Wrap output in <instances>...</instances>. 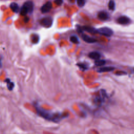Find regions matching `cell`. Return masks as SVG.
Returning <instances> with one entry per match:
<instances>
[{
  "label": "cell",
  "mask_w": 134,
  "mask_h": 134,
  "mask_svg": "<svg viewBox=\"0 0 134 134\" xmlns=\"http://www.w3.org/2000/svg\"><path fill=\"white\" fill-rule=\"evenodd\" d=\"M117 22L118 24L122 25H127L130 22V20L127 16H122L118 17L117 20Z\"/></svg>",
  "instance_id": "7"
},
{
  "label": "cell",
  "mask_w": 134,
  "mask_h": 134,
  "mask_svg": "<svg viewBox=\"0 0 134 134\" xmlns=\"http://www.w3.org/2000/svg\"><path fill=\"white\" fill-rule=\"evenodd\" d=\"M71 1H73V0H71Z\"/></svg>",
  "instance_id": "22"
},
{
  "label": "cell",
  "mask_w": 134,
  "mask_h": 134,
  "mask_svg": "<svg viewBox=\"0 0 134 134\" xmlns=\"http://www.w3.org/2000/svg\"><path fill=\"white\" fill-rule=\"evenodd\" d=\"M34 10V3L31 1L26 2L22 7L20 14L22 16H25L28 13H32Z\"/></svg>",
  "instance_id": "2"
},
{
  "label": "cell",
  "mask_w": 134,
  "mask_h": 134,
  "mask_svg": "<svg viewBox=\"0 0 134 134\" xmlns=\"http://www.w3.org/2000/svg\"><path fill=\"white\" fill-rule=\"evenodd\" d=\"M53 20L51 17L47 16L42 18L40 21V24L46 28H49L53 25Z\"/></svg>",
  "instance_id": "3"
},
{
  "label": "cell",
  "mask_w": 134,
  "mask_h": 134,
  "mask_svg": "<svg viewBox=\"0 0 134 134\" xmlns=\"http://www.w3.org/2000/svg\"><path fill=\"white\" fill-rule=\"evenodd\" d=\"M63 0H55V3L58 6H60L62 5L63 3Z\"/></svg>",
  "instance_id": "20"
},
{
  "label": "cell",
  "mask_w": 134,
  "mask_h": 134,
  "mask_svg": "<svg viewBox=\"0 0 134 134\" xmlns=\"http://www.w3.org/2000/svg\"><path fill=\"white\" fill-rule=\"evenodd\" d=\"M114 68L113 67H104L99 69L98 72H111L114 70Z\"/></svg>",
  "instance_id": "12"
},
{
  "label": "cell",
  "mask_w": 134,
  "mask_h": 134,
  "mask_svg": "<svg viewBox=\"0 0 134 134\" xmlns=\"http://www.w3.org/2000/svg\"><path fill=\"white\" fill-rule=\"evenodd\" d=\"M98 17L102 21H106L108 20L109 16V14L105 11H101L98 14Z\"/></svg>",
  "instance_id": "11"
},
{
  "label": "cell",
  "mask_w": 134,
  "mask_h": 134,
  "mask_svg": "<svg viewBox=\"0 0 134 134\" xmlns=\"http://www.w3.org/2000/svg\"><path fill=\"white\" fill-rule=\"evenodd\" d=\"M37 113L43 118L54 122H59L66 117L65 114L60 113H53L42 109L38 105L35 106Z\"/></svg>",
  "instance_id": "1"
},
{
  "label": "cell",
  "mask_w": 134,
  "mask_h": 134,
  "mask_svg": "<svg viewBox=\"0 0 134 134\" xmlns=\"http://www.w3.org/2000/svg\"><path fill=\"white\" fill-rule=\"evenodd\" d=\"M88 57H89V58H90L92 59L98 60L100 59L101 54L98 52H93L88 54Z\"/></svg>",
  "instance_id": "10"
},
{
  "label": "cell",
  "mask_w": 134,
  "mask_h": 134,
  "mask_svg": "<svg viewBox=\"0 0 134 134\" xmlns=\"http://www.w3.org/2000/svg\"><path fill=\"white\" fill-rule=\"evenodd\" d=\"M31 41L34 43H37L39 41V37L38 35L34 34L31 37Z\"/></svg>",
  "instance_id": "14"
},
{
  "label": "cell",
  "mask_w": 134,
  "mask_h": 134,
  "mask_svg": "<svg viewBox=\"0 0 134 134\" xmlns=\"http://www.w3.org/2000/svg\"><path fill=\"white\" fill-rule=\"evenodd\" d=\"M109 9L111 11H114L115 9V3L114 0H110L109 3Z\"/></svg>",
  "instance_id": "15"
},
{
  "label": "cell",
  "mask_w": 134,
  "mask_h": 134,
  "mask_svg": "<svg viewBox=\"0 0 134 134\" xmlns=\"http://www.w3.org/2000/svg\"><path fill=\"white\" fill-rule=\"evenodd\" d=\"M82 29L86 31L88 33H90L92 34H98V29H95V28L93 27H90V26H83L82 27Z\"/></svg>",
  "instance_id": "9"
},
{
  "label": "cell",
  "mask_w": 134,
  "mask_h": 134,
  "mask_svg": "<svg viewBox=\"0 0 134 134\" xmlns=\"http://www.w3.org/2000/svg\"><path fill=\"white\" fill-rule=\"evenodd\" d=\"M52 3L51 2H47L42 5L41 8V11L42 13H47L49 12L52 9Z\"/></svg>",
  "instance_id": "6"
},
{
  "label": "cell",
  "mask_w": 134,
  "mask_h": 134,
  "mask_svg": "<svg viewBox=\"0 0 134 134\" xmlns=\"http://www.w3.org/2000/svg\"><path fill=\"white\" fill-rule=\"evenodd\" d=\"M106 63V61L104 60H95V65L97 66H102Z\"/></svg>",
  "instance_id": "16"
},
{
  "label": "cell",
  "mask_w": 134,
  "mask_h": 134,
  "mask_svg": "<svg viewBox=\"0 0 134 134\" xmlns=\"http://www.w3.org/2000/svg\"><path fill=\"white\" fill-rule=\"evenodd\" d=\"M10 8L15 13H18L19 12V6L15 2H13L10 4Z\"/></svg>",
  "instance_id": "13"
},
{
  "label": "cell",
  "mask_w": 134,
  "mask_h": 134,
  "mask_svg": "<svg viewBox=\"0 0 134 134\" xmlns=\"http://www.w3.org/2000/svg\"><path fill=\"white\" fill-rule=\"evenodd\" d=\"M81 37H82L83 40L87 43H94L97 41V40L95 39L88 36L87 35H84V34H82Z\"/></svg>",
  "instance_id": "8"
},
{
  "label": "cell",
  "mask_w": 134,
  "mask_h": 134,
  "mask_svg": "<svg viewBox=\"0 0 134 134\" xmlns=\"http://www.w3.org/2000/svg\"><path fill=\"white\" fill-rule=\"evenodd\" d=\"M70 41L72 43H76V44L79 43V39H78V38L76 36H71L70 38Z\"/></svg>",
  "instance_id": "17"
},
{
  "label": "cell",
  "mask_w": 134,
  "mask_h": 134,
  "mask_svg": "<svg viewBox=\"0 0 134 134\" xmlns=\"http://www.w3.org/2000/svg\"><path fill=\"white\" fill-rule=\"evenodd\" d=\"M77 5L80 8L83 7L85 4V0H76Z\"/></svg>",
  "instance_id": "18"
},
{
  "label": "cell",
  "mask_w": 134,
  "mask_h": 134,
  "mask_svg": "<svg viewBox=\"0 0 134 134\" xmlns=\"http://www.w3.org/2000/svg\"><path fill=\"white\" fill-rule=\"evenodd\" d=\"M81 69H84V70H86L87 69V67H86V66L85 65H83V64H78L77 65Z\"/></svg>",
  "instance_id": "21"
},
{
  "label": "cell",
  "mask_w": 134,
  "mask_h": 134,
  "mask_svg": "<svg viewBox=\"0 0 134 134\" xmlns=\"http://www.w3.org/2000/svg\"><path fill=\"white\" fill-rule=\"evenodd\" d=\"M98 34L107 37L111 36L113 34V31L112 30V29L106 27H104L98 29Z\"/></svg>",
  "instance_id": "5"
},
{
  "label": "cell",
  "mask_w": 134,
  "mask_h": 134,
  "mask_svg": "<svg viewBox=\"0 0 134 134\" xmlns=\"http://www.w3.org/2000/svg\"></svg>",
  "instance_id": "23"
},
{
  "label": "cell",
  "mask_w": 134,
  "mask_h": 134,
  "mask_svg": "<svg viewBox=\"0 0 134 134\" xmlns=\"http://www.w3.org/2000/svg\"><path fill=\"white\" fill-rule=\"evenodd\" d=\"M106 97V95L105 92L104 91L102 90L101 91L100 95L96 97L94 99V102L97 105L100 106L104 102Z\"/></svg>",
  "instance_id": "4"
},
{
  "label": "cell",
  "mask_w": 134,
  "mask_h": 134,
  "mask_svg": "<svg viewBox=\"0 0 134 134\" xmlns=\"http://www.w3.org/2000/svg\"><path fill=\"white\" fill-rule=\"evenodd\" d=\"M7 83H8V87L10 90H13V87H14V84L13 83L11 82L9 79H7Z\"/></svg>",
  "instance_id": "19"
}]
</instances>
